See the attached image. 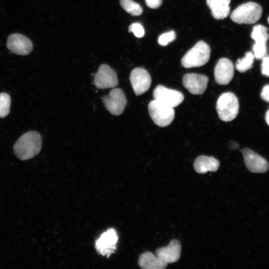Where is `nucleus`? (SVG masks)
<instances>
[{
	"label": "nucleus",
	"mask_w": 269,
	"mask_h": 269,
	"mask_svg": "<svg viewBox=\"0 0 269 269\" xmlns=\"http://www.w3.org/2000/svg\"><path fill=\"white\" fill-rule=\"evenodd\" d=\"M42 146V137L37 132L29 131L22 134L13 145L15 155L21 160L34 157L40 152Z\"/></svg>",
	"instance_id": "nucleus-1"
},
{
	"label": "nucleus",
	"mask_w": 269,
	"mask_h": 269,
	"mask_svg": "<svg viewBox=\"0 0 269 269\" xmlns=\"http://www.w3.org/2000/svg\"><path fill=\"white\" fill-rule=\"evenodd\" d=\"M210 53L209 45L203 41H199L183 56L181 65L186 68L201 67L208 62Z\"/></svg>",
	"instance_id": "nucleus-2"
},
{
	"label": "nucleus",
	"mask_w": 269,
	"mask_h": 269,
	"mask_svg": "<svg viewBox=\"0 0 269 269\" xmlns=\"http://www.w3.org/2000/svg\"><path fill=\"white\" fill-rule=\"evenodd\" d=\"M262 11V8L259 4L249 1L238 6L232 12L230 18L234 22L240 24H253L260 19Z\"/></svg>",
	"instance_id": "nucleus-3"
},
{
	"label": "nucleus",
	"mask_w": 269,
	"mask_h": 269,
	"mask_svg": "<svg viewBox=\"0 0 269 269\" xmlns=\"http://www.w3.org/2000/svg\"><path fill=\"white\" fill-rule=\"evenodd\" d=\"M216 108L220 120L224 122L231 121L239 113L238 99L233 93H224L219 97Z\"/></svg>",
	"instance_id": "nucleus-4"
},
{
	"label": "nucleus",
	"mask_w": 269,
	"mask_h": 269,
	"mask_svg": "<svg viewBox=\"0 0 269 269\" xmlns=\"http://www.w3.org/2000/svg\"><path fill=\"white\" fill-rule=\"evenodd\" d=\"M150 117L158 126L165 127L169 125L175 117L173 108L156 100L150 102L148 106Z\"/></svg>",
	"instance_id": "nucleus-5"
},
{
	"label": "nucleus",
	"mask_w": 269,
	"mask_h": 269,
	"mask_svg": "<svg viewBox=\"0 0 269 269\" xmlns=\"http://www.w3.org/2000/svg\"><path fill=\"white\" fill-rule=\"evenodd\" d=\"M106 109L112 115L119 116L124 111L127 100L124 92L120 88H114L110 93L102 98Z\"/></svg>",
	"instance_id": "nucleus-6"
},
{
	"label": "nucleus",
	"mask_w": 269,
	"mask_h": 269,
	"mask_svg": "<svg viewBox=\"0 0 269 269\" xmlns=\"http://www.w3.org/2000/svg\"><path fill=\"white\" fill-rule=\"evenodd\" d=\"M94 82L98 89L116 87L119 84L116 71L108 65L101 64L94 75Z\"/></svg>",
	"instance_id": "nucleus-7"
},
{
	"label": "nucleus",
	"mask_w": 269,
	"mask_h": 269,
	"mask_svg": "<svg viewBox=\"0 0 269 269\" xmlns=\"http://www.w3.org/2000/svg\"><path fill=\"white\" fill-rule=\"evenodd\" d=\"M153 97L156 100L172 108L176 107L184 100V95L180 92L159 85L154 89Z\"/></svg>",
	"instance_id": "nucleus-8"
},
{
	"label": "nucleus",
	"mask_w": 269,
	"mask_h": 269,
	"mask_svg": "<svg viewBox=\"0 0 269 269\" xmlns=\"http://www.w3.org/2000/svg\"><path fill=\"white\" fill-rule=\"evenodd\" d=\"M130 80L136 96L145 93L149 89L151 83V78L148 72L139 67L135 68L132 71Z\"/></svg>",
	"instance_id": "nucleus-9"
},
{
	"label": "nucleus",
	"mask_w": 269,
	"mask_h": 269,
	"mask_svg": "<svg viewBox=\"0 0 269 269\" xmlns=\"http://www.w3.org/2000/svg\"><path fill=\"white\" fill-rule=\"evenodd\" d=\"M247 169L254 173H264L269 168L267 160L253 150L245 148L241 150Z\"/></svg>",
	"instance_id": "nucleus-10"
},
{
	"label": "nucleus",
	"mask_w": 269,
	"mask_h": 269,
	"mask_svg": "<svg viewBox=\"0 0 269 269\" xmlns=\"http://www.w3.org/2000/svg\"><path fill=\"white\" fill-rule=\"evenodd\" d=\"M6 46L12 53L23 56L29 54L33 48L31 41L19 33L9 35L7 39Z\"/></svg>",
	"instance_id": "nucleus-11"
},
{
	"label": "nucleus",
	"mask_w": 269,
	"mask_h": 269,
	"mask_svg": "<svg viewBox=\"0 0 269 269\" xmlns=\"http://www.w3.org/2000/svg\"><path fill=\"white\" fill-rule=\"evenodd\" d=\"M118 240V236L116 230L113 228L109 229L97 240L96 249L101 255L109 257L115 252Z\"/></svg>",
	"instance_id": "nucleus-12"
},
{
	"label": "nucleus",
	"mask_w": 269,
	"mask_h": 269,
	"mask_svg": "<svg viewBox=\"0 0 269 269\" xmlns=\"http://www.w3.org/2000/svg\"><path fill=\"white\" fill-rule=\"evenodd\" d=\"M208 78L202 74L187 73L182 78V84L193 95L202 94L207 88Z\"/></svg>",
	"instance_id": "nucleus-13"
},
{
	"label": "nucleus",
	"mask_w": 269,
	"mask_h": 269,
	"mask_svg": "<svg viewBox=\"0 0 269 269\" xmlns=\"http://www.w3.org/2000/svg\"><path fill=\"white\" fill-rule=\"evenodd\" d=\"M234 73L232 62L226 58H222L214 68V77L216 83L221 85H228L232 80Z\"/></svg>",
	"instance_id": "nucleus-14"
},
{
	"label": "nucleus",
	"mask_w": 269,
	"mask_h": 269,
	"mask_svg": "<svg viewBox=\"0 0 269 269\" xmlns=\"http://www.w3.org/2000/svg\"><path fill=\"white\" fill-rule=\"evenodd\" d=\"M180 242L173 239L166 247L157 249L155 251V255L168 264L177 262L180 258Z\"/></svg>",
	"instance_id": "nucleus-15"
},
{
	"label": "nucleus",
	"mask_w": 269,
	"mask_h": 269,
	"mask_svg": "<svg viewBox=\"0 0 269 269\" xmlns=\"http://www.w3.org/2000/svg\"><path fill=\"white\" fill-rule=\"evenodd\" d=\"M219 165V160L214 157L200 155L195 159L193 166L197 172L206 173L208 171H216Z\"/></svg>",
	"instance_id": "nucleus-16"
},
{
	"label": "nucleus",
	"mask_w": 269,
	"mask_h": 269,
	"mask_svg": "<svg viewBox=\"0 0 269 269\" xmlns=\"http://www.w3.org/2000/svg\"><path fill=\"white\" fill-rule=\"evenodd\" d=\"M230 0H206L212 16L216 19H223L230 13Z\"/></svg>",
	"instance_id": "nucleus-17"
},
{
	"label": "nucleus",
	"mask_w": 269,
	"mask_h": 269,
	"mask_svg": "<svg viewBox=\"0 0 269 269\" xmlns=\"http://www.w3.org/2000/svg\"><path fill=\"white\" fill-rule=\"evenodd\" d=\"M139 266L144 269H163L167 264L150 252L142 254L138 259Z\"/></svg>",
	"instance_id": "nucleus-18"
},
{
	"label": "nucleus",
	"mask_w": 269,
	"mask_h": 269,
	"mask_svg": "<svg viewBox=\"0 0 269 269\" xmlns=\"http://www.w3.org/2000/svg\"><path fill=\"white\" fill-rule=\"evenodd\" d=\"M268 29L265 26L258 24L254 26L251 32V37L255 42L266 43L269 38Z\"/></svg>",
	"instance_id": "nucleus-19"
},
{
	"label": "nucleus",
	"mask_w": 269,
	"mask_h": 269,
	"mask_svg": "<svg viewBox=\"0 0 269 269\" xmlns=\"http://www.w3.org/2000/svg\"><path fill=\"white\" fill-rule=\"evenodd\" d=\"M254 55L252 52H247L242 59H238L236 63V69L240 72L243 73L253 67Z\"/></svg>",
	"instance_id": "nucleus-20"
},
{
	"label": "nucleus",
	"mask_w": 269,
	"mask_h": 269,
	"mask_svg": "<svg viewBox=\"0 0 269 269\" xmlns=\"http://www.w3.org/2000/svg\"><path fill=\"white\" fill-rule=\"evenodd\" d=\"M122 8L132 15L138 16L142 13V8L133 0H120Z\"/></svg>",
	"instance_id": "nucleus-21"
},
{
	"label": "nucleus",
	"mask_w": 269,
	"mask_h": 269,
	"mask_svg": "<svg viewBox=\"0 0 269 269\" xmlns=\"http://www.w3.org/2000/svg\"><path fill=\"white\" fill-rule=\"evenodd\" d=\"M10 103V97L8 94L0 93V118H4L9 114Z\"/></svg>",
	"instance_id": "nucleus-22"
},
{
	"label": "nucleus",
	"mask_w": 269,
	"mask_h": 269,
	"mask_svg": "<svg viewBox=\"0 0 269 269\" xmlns=\"http://www.w3.org/2000/svg\"><path fill=\"white\" fill-rule=\"evenodd\" d=\"M267 44L255 42L253 46V54L257 59H262L267 53Z\"/></svg>",
	"instance_id": "nucleus-23"
},
{
	"label": "nucleus",
	"mask_w": 269,
	"mask_h": 269,
	"mask_svg": "<svg viewBox=\"0 0 269 269\" xmlns=\"http://www.w3.org/2000/svg\"><path fill=\"white\" fill-rule=\"evenodd\" d=\"M176 38V33L173 30H170L160 35L158 38V43L161 46H166Z\"/></svg>",
	"instance_id": "nucleus-24"
},
{
	"label": "nucleus",
	"mask_w": 269,
	"mask_h": 269,
	"mask_svg": "<svg viewBox=\"0 0 269 269\" xmlns=\"http://www.w3.org/2000/svg\"><path fill=\"white\" fill-rule=\"evenodd\" d=\"M129 32H133L138 38L142 37L144 35V28L139 23H134L131 24L129 27Z\"/></svg>",
	"instance_id": "nucleus-25"
},
{
	"label": "nucleus",
	"mask_w": 269,
	"mask_h": 269,
	"mask_svg": "<svg viewBox=\"0 0 269 269\" xmlns=\"http://www.w3.org/2000/svg\"><path fill=\"white\" fill-rule=\"evenodd\" d=\"M262 60L261 73L263 75L269 77V55H266Z\"/></svg>",
	"instance_id": "nucleus-26"
},
{
	"label": "nucleus",
	"mask_w": 269,
	"mask_h": 269,
	"mask_svg": "<svg viewBox=\"0 0 269 269\" xmlns=\"http://www.w3.org/2000/svg\"><path fill=\"white\" fill-rule=\"evenodd\" d=\"M146 5L149 8L155 9L160 6L162 0H145Z\"/></svg>",
	"instance_id": "nucleus-27"
},
{
	"label": "nucleus",
	"mask_w": 269,
	"mask_h": 269,
	"mask_svg": "<svg viewBox=\"0 0 269 269\" xmlns=\"http://www.w3.org/2000/svg\"><path fill=\"white\" fill-rule=\"evenodd\" d=\"M261 98L269 103V85H266L263 88L260 94Z\"/></svg>",
	"instance_id": "nucleus-28"
},
{
	"label": "nucleus",
	"mask_w": 269,
	"mask_h": 269,
	"mask_svg": "<svg viewBox=\"0 0 269 269\" xmlns=\"http://www.w3.org/2000/svg\"><path fill=\"white\" fill-rule=\"evenodd\" d=\"M265 120L267 124L269 126V110H268L266 113Z\"/></svg>",
	"instance_id": "nucleus-29"
},
{
	"label": "nucleus",
	"mask_w": 269,
	"mask_h": 269,
	"mask_svg": "<svg viewBox=\"0 0 269 269\" xmlns=\"http://www.w3.org/2000/svg\"><path fill=\"white\" fill-rule=\"evenodd\" d=\"M268 23H269V17L268 18Z\"/></svg>",
	"instance_id": "nucleus-30"
}]
</instances>
